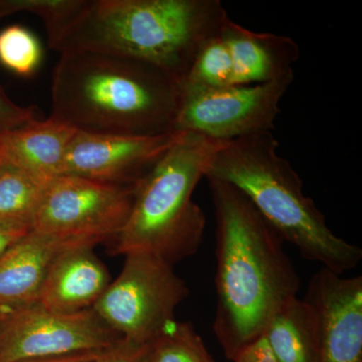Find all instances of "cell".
<instances>
[{
  "label": "cell",
  "instance_id": "obj_27",
  "mask_svg": "<svg viewBox=\"0 0 362 362\" xmlns=\"http://www.w3.org/2000/svg\"><path fill=\"white\" fill-rule=\"evenodd\" d=\"M7 311L8 310H4V309H0V326H1L2 320H4V316H6Z\"/></svg>",
  "mask_w": 362,
  "mask_h": 362
},
{
  "label": "cell",
  "instance_id": "obj_3",
  "mask_svg": "<svg viewBox=\"0 0 362 362\" xmlns=\"http://www.w3.org/2000/svg\"><path fill=\"white\" fill-rule=\"evenodd\" d=\"M228 18L220 0H85L49 47L137 59L181 83Z\"/></svg>",
  "mask_w": 362,
  "mask_h": 362
},
{
  "label": "cell",
  "instance_id": "obj_15",
  "mask_svg": "<svg viewBox=\"0 0 362 362\" xmlns=\"http://www.w3.org/2000/svg\"><path fill=\"white\" fill-rule=\"evenodd\" d=\"M77 132L52 115L33 119L0 136V157L49 183L63 175L66 152Z\"/></svg>",
  "mask_w": 362,
  "mask_h": 362
},
{
  "label": "cell",
  "instance_id": "obj_22",
  "mask_svg": "<svg viewBox=\"0 0 362 362\" xmlns=\"http://www.w3.org/2000/svg\"><path fill=\"white\" fill-rule=\"evenodd\" d=\"M33 119H37L35 109L32 106L23 107L14 103L0 85V136L25 125Z\"/></svg>",
  "mask_w": 362,
  "mask_h": 362
},
{
  "label": "cell",
  "instance_id": "obj_21",
  "mask_svg": "<svg viewBox=\"0 0 362 362\" xmlns=\"http://www.w3.org/2000/svg\"><path fill=\"white\" fill-rule=\"evenodd\" d=\"M85 0H0V20L21 13L39 16L51 42L76 16Z\"/></svg>",
  "mask_w": 362,
  "mask_h": 362
},
{
  "label": "cell",
  "instance_id": "obj_25",
  "mask_svg": "<svg viewBox=\"0 0 362 362\" xmlns=\"http://www.w3.org/2000/svg\"><path fill=\"white\" fill-rule=\"evenodd\" d=\"M32 230L30 221L0 220V255Z\"/></svg>",
  "mask_w": 362,
  "mask_h": 362
},
{
  "label": "cell",
  "instance_id": "obj_12",
  "mask_svg": "<svg viewBox=\"0 0 362 362\" xmlns=\"http://www.w3.org/2000/svg\"><path fill=\"white\" fill-rule=\"evenodd\" d=\"M97 240L30 230L0 255V309L13 310L37 303L45 279L66 250Z\"/></svg>",
  "mask_w": 362,
  "mask_h": 362
},
{
  "label": "cell",
  "instance_id": "obj_18",
  "mask_svg": "<svg viewBox=\"0 0 362 362\" xmlns=\"http://www.w3.org/2000/svg\"><path fill=\"white\" fill-rule=\"evenodd\" d=\"M220 30L199 47L181 82L182 92L220 89L233 85L232 62Z\"/></svg>",
  "mask_w": 362,
  "mask_h": 362
},
{
  "label": "cell",
  "instance_id": "obj_7",
  "mask_svg": "<svg viewBox=\"0 0 362 362\" xmlns=\"http://www.w3.org/2000/svg\"><path fill=\"white\" fill-rule=\"evenodd\" d=\"M294 73L256 85L182 92L175 131L220 142L272 132Z\"/></svg>",
  "mask_w": 362,
  "mask_h": 362
},
{
  "label": "cell",
  "instance_id": "obj_19",
  "mask_svg": "<svg viewBox=\"0 0 362 362\" xmlns=\"http://www.w3.org/2000/svg\"><path fill=\"white\" fill-rule=\"evenodd\" d=\"M142 362L216 361L192 324L173 320L147 345Z\"/></svg>",
  "mask_w": 362,
  "mask_h": 362
},
{
  "label": "cell",
  "instance_id": "obj_8",
  "mask_svg": "<svg viewBox=\"0 0 362 362\" xmlns=\"http://www.w3.org/2000/svg\"><path fill=\"white\" fill-rule=\"evenodd\" d=\"M135 189L59 175L45 187L32 230L98 243L117 238L129 218Z\"/></svg>",
  "mask_w": 362,
  "mask_h": 362
},
{
  "label": "cell",
  "instance_id": "obj_4",
  "mask_svg": "<svg viewBox=\"0 0 362 362\" xmlns=\"http://www.w3.org/2000/svg\"><path fill=\"white\" fill-rule=\"evenodd\" d=\"M272 132L225 142L214 154L206 177L230 183L282 238L308 261L342 275L356 268L362 250L338 237L325 216L304 194L303 181L278 153Z\"/></svg>",
  "mask_w": 362,
  "mask_h": 362
},
{
  "label": "cell",
  "instance_id": "obj_9",
  "mask_svg": "<svg viewBox=\"0 0 362 362\" xmlns=\"http://www.w3.org/2000/svg\"><path fill=\"white\" fill-rule=\"evenodd\" d=\"M120 339L93 309L66 313L33 303L6 312L0 326V362L97 354Z\"/></svg>",
  "mask_w": 362,
  "mask_h": 362
},
{
  "label": "cell",
  "instance_id": "obj_24",
  "mask_svg": "<svg viewBox=\"0 0 362 362\" xmlns=\"http://www.w3.org/2000/svg\"><path fill=\"white\" fill-rule=\"evenodd\" d=\"M233 362H278L277 357L272 349L264 333L255 338L251 342L243 346L235 356Z\"/></svg>",
  "mask_w": 362,
  "mask_h": 362
},
{
  "label": "cell",
  "instance_id": "obj_13",
  "mask_svg": "<svg viewBox=\"0 0 362 362\" xmlns=\"http://www.w3.org/2000/svg\"><path fill=\"white\" fill-rule=\"evenodd\" d=\"M95 246L78 245L64 252L47 274L37 303L66 313L92 309L112 282Z\"/></svg>",
  "mask_w": 362,
  "mask_h": 362
},
{
  "label": "cell",
  "instance_id": "obj_20",
  "mask_svg": "<svg viewBox=\"0 0 362 362\" xmlns=\"http://www.w3.org/2000/svg\"><path fill=\"white\" fill-rule=\"evenodd\" d=\"M42 59V47L37 37L21 25H9L0 30V63L23 77L37 71Z\"/></svg>",
  "mask_w": 362,
  "mask_h": 362
},
{
  "label": "cell",
  "instance_id": "obj_1",
  "mask_svg": "<svg viewBox=\"0 0 362 362\" xmlns=\"http://www.w3.org/2000/svg\"><path fill=\"white\" fill-rule=\"evenodd\" d=\"M216 221L213 330L232 361L276 311L297 297L300 278L284 240L237 188L207 178Z\"/></svg>",
  "mask_w": 362,
  "mask_h": 362
},
{
  "label": "cell",
  "instance_id": "obj_17",
  "mask_svg": "<svg viewBox=\"0 0 362 362\" xmlns=\"http://www.w3.org/2000/svg\"><path fill=\"white\" fill-rule=\"evenodd\" d=\"M47 185L0 157V220L30 223Z\"/></svg>",
  "mask_w": 362,
  "mask_h": 362
},
{
  "label": "cell",
  "instance_id": "obj_2",
  "mask_svg": "<svg viewBox=\"0 0 362 362\" xmlns=\"http://www.w3.org/2000/svg\"><path fill=\"white\" fill-rule=\"evenodd\" d=\"M181 83L137 59L61 54L52 78V117L80 132L156 136L175 132Z\"/></svg>",
  "mask_w": 362,
  "mask_h": 362
},
{
  "label": "cell",
  "instance_id": "obj_10",
  "mask_svg": "<svg viewBox=\"0 0 362 362\" xmlns=\"http://www.w3.org/2000/svg\"><path fill=\"white\" fill-rule=\"evenodd\" d=\"M180 131L156 136L76 133L64 175L136 188L175 144Z\"/></svg>",
  "mask_w": 362,
  "mask_h": 362
},
{
  "label": "cell",
  "instance_id": "obj_11",
  "mask_svg": "<svg viewBox=\"0 0 362 362\" xmlns=\"http://www.w3.org/2000/svg\"><path fill=\"white\" fill-rule=\"evenodd\" d=\"M315 310L317 362H362V277H342L321 268L304 298Z\"/></svg>",
  "mask_w": 362,
  "mask_h": 362
},
{
  "label": "cell",
  "instance_id": "obj_23",
  "mask_svg": "<svg viewBox=\"0 0 362 362\" xmlns=\"http://www.w3.org/2000/svg\"><path fill=\"white\" fill-rule=\"evenodd\" d=\"M147 345L121 338L110 349L100 352L97 362H142Z\"/></svg>",
  "mask_w": 362,
  "mask_h": 362
},
{
  "label": "cell",
  "instance_id": "obj_26",
  "mask_svg": "<svg viewBox=\"0 0 362 362\" xmlns=\"http://www.w3.org/2000/svg\"><path fill=\"white\" fill-rule=\"evenodd\" d=\"M100 352L97 354H71V356L47 357V358L30 359L20 362H97L98 356Z\"/></svg>",
  "mask_w": 362,
  "mask_h": 362
},
{
  "label": "cell",
  "instance_id": "obj_6",
  "mask_svg": "<svg viewBox=\"0 0 362 362\" xmlns=\"http://www.w3.org/2000/svg\"><path fill=\"white\" fill-rule=\"evenodd\" d=\"M189 296L173 266L153 255H125L122 271L93 310L118 337L147 345L175 319L176 308Z\"/></svg>",
  "mask_w": 362,
  "mask_h": 362
},
{
  "label": "cell",
  "instance_id": "obj_14",
  "mask_svg": "<svg viewBox=\"0 0 362 362\" xmlns=\"http://www.w3.org/2000/svg\"><path fill=\"white\" fill-rule=\"evenodd\" d=\"M220 33L232 62L233 85L264 84L294 73L300 49L291 37L252 32L230 16Z\"/></svg>",
  "mask_w": 362,
  "mask_h": 362
},
{
  "label": "cell",
  "instance_id": "obj_5",
  "mask_svg": "<svg viewBox=\"0 0 362 362\" xmlns=\"http://www.w3.org/2000/svg\"><path fill=\"white\" fill-rule=\"evenodd\" d=\"M225 142L181 132L135 189L129 218L114 252H147L175 266L199 251L206 214L192 199L216 152Z\"/></svg>",
  "mask_w": 362,
  "mask_h": 362
},
{
  "label": "cell",
  "instance_id": "obj_16",
  "mask_svg": "<svg viewBox=\"0 0 362 362\" xmlns=\"http://www.w3.org/2000/svg\"><path fill=\"white\" fill-rule=\"evenodd\" d=\"M278 362H317L319 329L315 310L305 299L283 304L263 331Z\"/></svg>",
  "mask_w": 362,
  "mask_h": 362
}]
</instances>
